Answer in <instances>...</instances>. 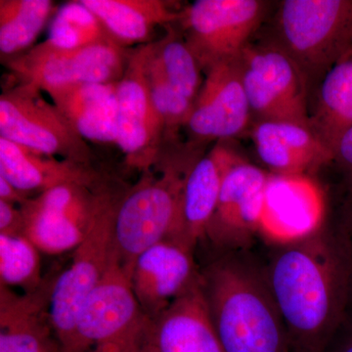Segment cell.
<instances>
[{
	"mask_svg": "<svg viewBox=\"0 0 352 352\" xmlns=\"http://www.w3.org/2000/svg\"><path fill=\"white\" fill-rule=\"evenodd\" d=\"M264 270L288 333L292 352H324L346 315L351 241L326 226L286 245Z\"/></svg>",
	"mask_w": 352,
	"mask_h": 352,
	"instance_id": "obj_1",
	"label": "cell"
},
{
	"mask_svg": "<svg viewBox=\"0 0 352 352\" xmlns=\"http://www.w3.org/2000/svg\"><path fill=\"white\" fill-rule=\"evenodd\" d=\"M201 287L223 352H292L264 270L226 256L201 272Z\"/></svg>",
	"mask_w": 352,
	"mask_h": 352,
	"instance_id": "obj_2",
	"label": "cell"
},
{
	"mask_svg": "<svg viewBox=\"0 0 352 352\" xmlns=\"http://www.w3.org/2000/svg\"><path fill=\"white\" fill-rule=\"evenodd\" d=\"M199 149L164 144L159 160L122 196L113 226V252L129 277L138 256L175 231L183 187Z\"/></svg>",
	"mask_w": 352,
	"mask_h": 352,
	"instance_id": "obj_3",
	"label": "cell"
},
{
	"mask_svg": "<svg viewBox=\"0 0 352 352\" xmlns=\"http://www.w3.org/2000/svg\"><path fill=\"white\" fill-rule=\"evenodd\" d=\"M351 0H284L271 39L307 78H323L344 54Z\"/></svg>",
	"mask_w": 352,
	"mask_h": 352,
	"instance_id": "obj_4",
	"label": "cell"
},
{
	"mask_svg": "<svg viewBox=\"0 0 352 352\" xmlns=\"http://www.w3.org/2000/svg\"><path fill=\"white\" fill-rule=\"evenodd\" d=\"M120 198L113 191L109 194L85 239L74 250L68 267L55 280L50 314L62 352L73 351L80 312L110 265L113 219Z\"/></svg>",
	"mask_w": 352,
	"mask_h": 352,
	"instance_id": "obj_5",
	"label": "cell"
},
{
	"mask_svg": "<svg viewBox=\"0 0 352 352\" xmlns=\"http://www.w3.org/2000/svg\"><path fill=\"white\" fill-rule=\"evenodd\" d=\"M149 321L113 252L107 272L78 317L72 352H134Z\"/></svg>",
	"mask_w": 352,
	"mask_h": 352,
	"instance_id": "obj_6",
	"label": "cell"
},
{
	"mask_svg": "<svg viewBox=\"0 0 352 352\" xmlns=\"http://www.w3.org/2000/svg\"><path fill=\"white\" fill-rule=\"evenodd\" d=\"M243 83L256 122H286L310 127L308 80L279 46L250 43L240 55Z\"/></svg>",
	"mask_w": 352,
	"mask_h": 352,
	"instance_id": "obj_7",
	"label": "cell"
},
{
	"mask_svg": "<svg viewBox=\"0 0 352 352\" xmlns=\"http://www.w3.org/2000/svg\"><path fill=\"white\" fill-rule=\"evenodd\" d=\"M0 138L46 156L91 164L87 141L41 89L28 83H18L0 96Z\"/></svg>",
	"mask_w": 352,
	"mask_h": 352,
	"instance_id": "obj_8",
	"label": "cell"
},
{
	"mask_svg": "<svg viewBox=\"0 0 352 352\" xmlns=\"http://www.w3.org/2000/svg\"><path fill=\"white\" fill-rule=\"evenodd\" d=\"M267 2L197 0L182 11L177 25L204 73L240 57L261 27Z\"/></svg>",
	"mask_w": 352,
	"mask_h": 352,
	"instance_id": "obj_9",
	"label": "cell"
},
{
	"mask_svg": "<svg viewBox=\"0 0 352 352\" xmlns=\"http://www.w3.org/2000/svg\"><path fill=\"white\" fill-rule=\"evenodd\" d=\"M111 192L106 183L99 186L72 183L29 199L20 207L24 236L44 254L74 251Z\"/></svg>",
	"mask_w": 352,
	"mask_h": 352,
	"instance_id": "obj_10",
	"label": "cell"
},
{
	"mask_svg": "<svg viewBox=\"0 0 352 352\" xmlns=\"http://www.w3.org/2000/svg\"><path fill=\"white\" fill-rule=\"evenodd\" d=\"M131 51L113 41L63 50L45 41L6 64L19 83L46 92L66 85L119 82Z\"/></svg>",
	"mask_w": 352,
	"mask_h": 352,
	"instance_id": "obj_11",
	"label": "cell"
},
{
	"mask_svg": "<svg viewBox=\"0 0 352 352\" xmlns=\"http://www.w3.org/2000/svg\"><path fill=\"white\" fill-rule=\"evenodd\" d=\"M117 144L127 166L141 173L157 163L166 144L163 120L153 103L145 66V44L131 51L118 83Z\"/></svg>",
	"mask_w": 352,
	"mask_h": 352,
	"instance_id": "obj_12",
	"label": "cell"
},
{
	"mask_svg": "<svg viewBox=\"0 0 352 352\" xmlns=\"http://www.w3.org/2000/svg\"><path fill=\"white\" fill-rule=\"evenodd\" d=\"M200 92L186 124L189 144L228 141L242 135L252 119L243 83L240 57L221 62L205 72Z\"/></svg>",
	"mask_w": 352,
	"mask_h": 352,
	"instance_id": "obj_13",
	"label": "cell"
},
{
	"mask_svg": "<svg viewBox=\"0 0 352 352\" xmlns=\"http://www.w3.org/2000/svg\"><path fill=\"white\" fill-rule=\"evenodd\" d=\"M326 193L311 175H273L264 191L258 233L273 244L300 242L324 228Z\"/></svg>",
	"mask_w": 352,
	"mask_h": 352,
	"instance_id": "obj_14",
	"label": "cell"
},
{
	"mask_svg": "<svg viewBox=\"0 0 352 352\" xmlns=\"http://www.w3.org/2000/svg\"><path fill=\"white\" fill-rule=\"evenodd\" d=\"M194 250L175 240L152 245L136 259L129 275L131 288L149 318L162 314L171 303L201 282Z\"/></svg>",
	"mask_w": 352,
	"mask_h": 352,
	"instance_id": "obj_15",
	"label": "cell"
},
{
	"mask_svg": "<svg viewBox=\"0 0 352 352\" xmlns=\"http://www.w3.org/2000/svg\"><path fill=\"white\" fill-rule=\"evenodd\" d=\"M268 175L243 157L236 162L224 177L205 238L220 248L233 249L258 233Z\"/></svg>",
	"mask_w": 352,
	"mask_h": 352,
	"instance_id": "obj_16",
	"label": "cell"
},
{
	"mask_svg": "<svg viewBox=\"0 0 352 352\" xmlns=\"http://www.w3.org/2000/svg\"><path fill=\"white\" fill-rule=\"evenodd\" d=\"M134 352H223L201 282L150 318Z\"/></svg>",
	"mask_w": 352,
	"mask_h": 352,
	"instance_id": "obj_17",
	"label": "cell"
},
{
	"mask_svg": "<svg viewBox=\"0 0 352 352\" xmlns=\"http://www.w3.org/2000/svg\"><path fill=\"white\" fill-rule=\"evenodd\" d=\"M242 157L228 141H219L192 166L183 187L179 214L168 239L190 249L206 237L227 171Z\"/></svg>",
	"mask_w": 352,
	"mask_h": 352,
	"instance_id": "obj_18",
	"label": "cell"
},
{
	"mask_svg": "<svg viewBox=\"0 0 352 352\" xmlns=\"http://www.w3.org/2000/svg\"><path fill=\"white\" fill-rule=\"evenodd\" d=\"M56 277L44 278L34 291L18 296L0 287V352H62L50 307Z\"/></svg>",
	"mask_w": 352,
	"mask_h": 352,
	"instance_id": "obj_19",
	"label": "cell"
},
{
	"mask_svg": "<svg viewBox=\"0 0 352 352\" xmlns=\"http://www.w3.org/2000/svg\"><path fill=\"white\" fill-rule=\"evenodd\" d=\"M252 139L261 161L273 175H311L333 154L308 126L286 122H256Z\"/></svg>",
	"mask_w": 352,
	"mask_h": 352,
	"instance_id": "obj_20",
	"label": "cell"
},
{
	"mask_svg": "<svg viewBox=\"0 0 352 352\" xmlns=\"http://www.w3.org/2000/svg\"><path fill=\"white\" fill-rule=\"evenodd\" d=\"M0 175L27 195L72 183L88 186L105 183L91 164L46 156L3 138H0Z\"/></svg>",
	"mask_w": 352,
	"mask_h": 352,
	"instance_id": "obj_21",
	"label": "cell"
},
{
	"mask_svg": "<svg viewBox=\"0 0 352 352\" xmlns=\"http://www.w3.org/2000/svg\"><path fill=\"white\" fill-rule=\"evenodd\" d=\"M118 83H82L46 92L85 140L106 144L117 143Z\"/></svg>",
	"mask_w": 352,
	"mask_h": 352,
	"instance_id": "obj_22",
	"label": "cell"
},
{
	"mask_svg": "<svg viewBox=\"0 0 352 352\" xmlns=\"http://www.w3.org/2000/svg\"><path fill=\"white\" fill-rule=\"evenodd\" d=\"M101 21L111 38L122 47L148 43L160 25L175 24L182 11L164 0H80Z\"/></svg>",
	"mask_w": 352,
	"mask_h": 352,
	"instance_id": "obj_23",
	"label": "cell"
},
{
	"mask_svg": "<svg viewBox=\"0 0 352 352\" xmlns=\"http://www.w3.org/2000/svg\"><path fill=\"white\" fill-rule=\"evenodd\" d=\"M310 129L333 154L352 127V55L342 58L322 78Z\"/></svg>",
	"mask_w": 352,
	"mask_h": 352,
	"instance_id": "obj_24",
	"label": "cell"
},
{
	"mask_svg": "<svg viewBox=\"0 0 352 352\" xmlns=\"http://www.w3.org/2000/svg\"><path fill=\"white\" fill-rule=\"evenodd\" d=\"M54 12L50 0H0V53L6 61L29 50Z\"/></svg>",
	"mask_w": 352,
	"mask_h": 352,
	"instance_id": "obj_25",
	"label": "cell"
},
{
	"mask_svg": "<svg viewBox=\"0 0 352 352\" xmlns=\"http://www.w3.org/2000/svg\"><path fill=\"white\" fill-rule=\"evenodd\" d=\"M150 43L153 55L166 80L178 94L194 104L204 82L203 69L177 23L166 25L163 38Z\"/></svg>",
	"mask_w": 352,
	"mask_h": 352,
	"instance_id": "obj_26",
	"label": "cell"
},
{
	"mask_svg": "<svg viewBox=\"0 0 352 352\" xmlns=\"http://www.w3.org/2000/svg\"><path fill=\"white\" fill-rule=\"evenodd\" d=\"M46 41L55 47L76 50L113 41L98 17L80 0L59 9Z\"/></svg>",
	"mask_w": 352,
	"mask_h": 352,
	"instance_id": "obj_27",
	"label": "cell"
},
{
	"mask_svg": "<svg viewBox=\"0 0 352 352\" xmlns=\"http://www.w3.org/2000/svg\"><path fill=\"white\" fill-rule=\"evenodd\" d=\"M39 250L24 235L0 234V282L34 291L43 283Z\"/></svg>",
	"mask_w": 352,
	"mask_h": 352,
	"instance_id": "obj_28",
	"label": "cell"
},
{
	"mask_svg": "<svg viewBox=\"0 0 352 352\" xmlns=\"http://www.w3.org/2000/svg\"><path fill=\"white\" fill-rule=\"evenodd\" d=\"M145 66L153 103L163 120L166 143L176 142L178 131L186 126L193 103L171 87L157 65L151 43L145 44Z\"/></svg>",
	"mask_w": 352,
	"mask_h": 352,
	"instance_id": "obj_29",
	"label": "cell"
},
{
	"mask_svg": "<svg viewBox=\"0 0 352 352\" xmlns=\"http://www.w3.org/2000/svg\"><path fill=\"white\" fill-rule=\"evenodd\" d=\"M0 234L24 235V217L20 207L0 201Z\"/></svg>",
	"mask_w": 352,
	"mask_h": 352,
	"instance_id": "obj_30",
	"label": "cell"
},
{
	"mask_svg": "<svg viewBox=\"0 0 352 352\" xmlns=\"http://www.w3.org/2000/svg\"><path fill=\"white\" fill-rule=\"evenodd\" d=\"M324 352H352V314L346 312Z\"/></svg>",
	"mask_w": 352,
	"mask_h": 352,
	"instance_id": "obj_31",
	"label": "cell"
},
{
	"mask_svg": "<svg viewBox=\"0 0 352 352\" xmlns=\"http://www.w3.org/2000/svg\"><path fill=\"white\" fill-rule=\"evenodd\" d=\"M333 162L339 164L346 177H352V127L344 133L336 148Z\"/></svg>",
	"mask_w": 352,
	"mask_h": 352,
	"instance_id": "obj_32",
	"label": "cell"
},
{
	"mask_svg": "<svg viewBox=\"0 0 352 352\" xmlns=\"http://www.w3.org/2000/svg\"><path fill=\"white\" fill-rule=\"evenodd\" d=\"M344 198L340 207V223L338 226L344 231L352 243V177L344 178Z\"/></svg>",
	"mask_w": 352,
	"mask_h": 352,
	"instance_id": "obj_33",
	"label": "cell"
},
{
	"mask_svg": "<svg viewBox=\"0 0 352 352\" xmlns=\"http://www.w3.org/2000/svg\"><path fill=\"white\" fill-rule=\"evenodd\" d=\"M29 199H31L29 195L23 193L22 191L16 188L8 180L6 179L3 176L0 175V201H6V203L21 207Z\"/></svg>",
	"mask_w": 352,
	"mask_h": 352,
	"instance_id": "obj_34",
	"label": "cell"
},
{
	"mask_svg": "<svg viewBox=\"0 0 352 352\" xmlns=\"http://www.w3.org/2000/svg\"><path fill=\"white\" fill-rule=\"evenodd\" d=\"M352 55V0L351 9H349V17H347L346 28V43H344V57L351 56ZM340 59V60H342Z\"/></svg>",
	"mask_w": 352,
	"mask_h": 352,
	"instance_id": "obj_35",
	"label": "cell"
},
{
	"mask_svg": "<svg viewBox=\"0 0 352 352\" xmlns=\"http://www.w3.org/2000/svg\"><path fill=\"white\" fill-rule=\"evenodd\" d=\"M351 245V274H349V300H347L346 314H352V243Z\"/></svg>",
	"mask_w": 352,
	"mask_h": 352,
	"instance_id": "obj_36",
	"label": "cell"
}]
</instances>
